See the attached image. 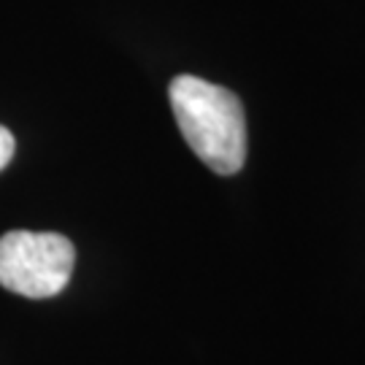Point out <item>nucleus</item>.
I'll return each instance as SVG.
<instances>
[{
	"label": "nucleus",
	"instance_id": "nucleus-3",
	"mask_svg": "<svg viewBox=\"0 0 365 365\" xmlns=\"http://www.w3.org/2000/svg\"><path fill=\"white\" fill-rule=\"evenodd\" d=\"M14 152H16V141H14V135L3 125H0V170L6 168L9 163H11Z\"/></svg>",
	"mask_w": 365,
	"mask_h": 365
},
{
	"label": "nucleus",
	"instance_id": "nucleus-2",
	"mask_svg": "<svg viewBox=\"0 0 365 365\" xmlns=\"http://www.w3.org/2000/svg\"><path fill=\"white\" fill-rule=\"evenodd\" d=\"M76 249L60 233L11 230L0 235V287L22 298H54L73 274Z\"/></svg>",
	"mask_w": 365,
	"mask_h": 365
},
{
	"label": "nucleus",
	"instance_id": "nucleus-1",
	"mask_svg": "<svg viewBox=\"0 0 365 365\" xmlns=\"http://www.w3.org/2000/svg\"><path fill=\"white\" fill-rule=\"evenodd\" d=\"M168 98L184 141L214 173L233 176L244 168L247 117L233 92L184 73L170 81Z\"/></svg>",
	"mask_w": 365,
	"mask_h": 365
}]
</instances>
